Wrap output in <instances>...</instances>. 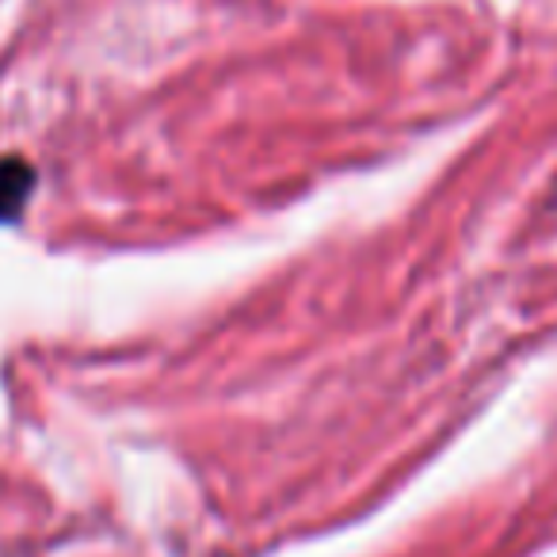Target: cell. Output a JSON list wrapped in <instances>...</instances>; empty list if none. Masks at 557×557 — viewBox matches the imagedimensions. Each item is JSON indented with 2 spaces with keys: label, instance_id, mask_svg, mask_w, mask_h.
Listing matches in <instances>:
<instances>
[{
  "label": "cell",
  "instance_id": "cell-1",
  "mask_svg": "<svg viewBox=\"0 0 557 557\" xmlns=\"http://www.w3.org/2000/svg\"><path fill=\"white\" fill-rule=\"evenodd\" d=\"M35 187V172L20 157H4L0 161V222H16L20 210L27 207Z\"/></svg>",
  "mask_w": 557,
  "mask_h": 557
}]
</instances>
